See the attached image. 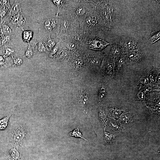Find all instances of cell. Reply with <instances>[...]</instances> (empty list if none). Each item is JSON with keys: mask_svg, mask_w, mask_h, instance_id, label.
<instances>
[{"mask_svg": "<svg viewBox=\"0 0 160 160\" xmlns=\"http://www.w3.org/2000/svg\"><path fill=\"white\" fill-rule=\"evenodd\" d=\"M30 131L27 127L22 124H17L13 128L10 133L11 143L14 146L23 145L27 140Z\"/></svg>", "mask_w": 160, "mask_h": 160, "instance_id": "obj_1", "label": "cell"}, {"mask_svg": "<svg viewBox=\"0 0 160 160\" xmlns=\"http://www.w3.org/2000/svg\"><path fill=\"white\" fill-rule=\"evenodd\" d=\"M119 43L122 47L123 53L124 54L140 50V40L136 38H126Z\"/></svg>", "mask_w": 160, "mask_h": 160, "instance_id": "obj_2", "label": "cell"}, {"mask_svg": "<svg viewBox=\"0 0 160 160\" xmlns=\"http://www.w3.org/2000/svg\"><path fill=\"white\" fill-rule=\"evenodd\" d=\"M13 28H17L23 31L27 21L23 16L22 12L13 18L10 21Z\"/></svg>", "mask_w": 160, "mask_h": 160, "instance_id": "obj_3", "label": "cell"}, {"mask_svg": "<svg viewBox=\"0 0 160 160\" xmlns=\"http://www.w3.org/2000/svg\"><path fill=\"white\" fill-rule=\"evenodd\" d=\"M109 44L103 39L98 38H95L92 39L89 41L88 46L90 49L99 50L104 49Z\"/></svg>", "mask_w": 160, "mask_h": 160, "instance_id": "obj_4", "label": "cell"}, {"mask_svg": "<svg viewBox=\"0 0 160 160\" xmlns=\"http://www.w3.org/2000/svg\"><path fill=\"white\" fill-rule=\"evenodd\" d=\"M14 30L10 24L9 25L5 22L3 23L1 26H0L2 38L10 40L11 36L14 33Z\"/></svg>", "mask_w": 160, "mask_h": 160, "instance_id": "obj_5", "label": "cell"}, {"mask_svg": "<svg viewBox=\"0 0 160 160\" xmlns=\"http://www.w3.org/2000/svg\"><path fill=\"white\" fill-rule=\"evenodd\" d=\"M144 58L140 50L133 51L127 53V61L131 63H135L141 61Z\"/></svg>", "mask_w": 160, "mask_h": 160, "instance_id": "obj_6", "label": "cell"}, {"mask_svg": "<svg viewBox=\"0 0 160 160\" xmlns=\"http://www.w3.org/2000/svg\"><path fill=\"white\" fill-rule=\"evenodd\" d=\"M22 12L20 4L18 1H16L11 8L10 12L7 17V19L10 21L15 16Z\"/></svg>", "mask_w": 160, "mask_h": 160, "instance_id": "obj_7", "label": "cell"}, {"mask_svg": "<svg viewBox=\"0 0 160 160\" xmlns=\"http://www.w3.org/2000/svg\"><path fill=\"white\" fill-rule=\"evenodd\" d=\"M7 160H21L20 153L15 147H13L10 150Z\"/></svg>", "mask_w": 160, "mask_h": 160, "instance_id": "obj_8", "label": "cell"}, {"mask_svg": "<svg viewBox=\"0 0 160 160\" xmlns=\"http://www.w3.org/2000/svg\"><path fill=\"white\" fill-rule=\"evenodd\" d=\"M111 47V54L114 57L119 56L123 53L122 47L119 43L112 44Z\"/></svg>", "mask_w": 160, "mask_h": 160, "instance_id": "obj_9", "label": "cell"}, {"mask_svg": "<svg viewBox=\"0 0 160 160\" xmlns=\"http://www.w3.org/2000/svg\"><path fill=\"white\" fill-rule=\"evenodd\" d=\"M35 53L45 52L47 50V46L45 43L41 40H39L34 46Z\"/></svg>", "mask_w": 160, "mask_h": 160, "instance_id": "obj_10", "label": "cell"}, {"mask_svg": "<svg viewBox=\"0 0 160 160\" xmlns=\"http://www.w3.org/2000/svg\"><path fill=\"white\" fill-rule=\"evenodd\" d=\"M48 19L46 20L44 23V27L45 30L49 32H51L53 29H54L56 26V23L54 20Z\"/></svg>", "mask_w": 160, "mask_h": 160, "instance_id": "obj_11", "label": "cell"}, {"mask_svg": "<svg viewBox=\"0 0 160 160\" xmlns=\"http://www.w3.org/2000/svg\"><path fill=\"white\" fill-rule=\"evenodd\" d=\"M11 115L12 114H10L0 120V131L5 130L7 128Z\"/></svg>", "mask_w": 160, "mask_h": 160, "instance_id": "obj_12", "label": "cell"}, {"mask_svg": "<svg viewBox=\"0 0 160 160\" xmlns=\"http://www.w3.org/2000/svg\"><path fill=\"white\" fill-rule=\"evenodd\" d=\"M35 53L34 46H32L29 43V46L26 49V51L23 57L28 59L34 55Z\"/></svg>", "mask_w": 160, "mask_h": 160, "instance_id": "obj_13", "label": "cell"}, {"mask_svg": "<svg viewBox=\"0 0 160 160\" xmlns=\"http://www.w3.org/2000/svg\"><path fill=\"white\" fill-rule=\"evenodd\" d=\"M160 38V31L152 33L148 40L150 44H153L157 41Z\"/></svg>", "mask_w": 160, "mask_h": 160, "instance_id": "obj_14", "label": "cell"}, {"mask_svg": "<svg viewBox=\"0 0 160 160\" xmlns=\"http://www.w3.org/2000/svg\"><path fill=\"white\" fill-rule=\"evenodd\" d=\"M104 132V144L106 145L112 144L114 139V136L111 133L107 132L105 131Z\"/></svg>", "mask_w": 160, "mask_h": 160, "instance_id": "obj_15", "label": "cell"}, {"mask_svg": "<svg viewBox=\"0 0 160 160\" xmlns=\"http://www.w3.org/2000/svg\"><path fill=\"white\" fill-rule=\"evenodd\" d=\"M69 136L70 137L76 138H79L83 139L85 140L88 141V140L85 139L83 137L82 133L79 130L78 128L74 129L69 133Z\"/></svg>", "mask_w": 160, "mask_h": 160, "instance_id": "obj_16", "label": "cell"}, {"mask_svg": "<svg viewBox=\"0 0 160 160\" xmlns=\"http://www.w3.org/2000/svg\"><path fill=\"white\" fill-rule=\"evenodd\" d=\"M33 36V32L31 30L26 31L23 32V39L26 42H29Z\"/></svg>", "mask_w": 160, "mask_h": 160, "instance_id": "obj_17", "label": "cell"}, {"mask_svg": "<svg viewBox=\"0 0 160 160\" xmlns=\"http://www.w3.org/2000/svg\"><path fill=\"white\" fill-rule=\"evenodd\" d=\"M16 51L12 48L5 47L4 48V57L5 58L8 57H13V54Z\"/></svg>", "mask_w": 160, "mask_h": 160, "instance_id": "obj_18", "label": "cell"}, {"mask_svg": "<svg viewBox=\"0 0 160 160\" xmlns=\"http://www.w3.org/2000/svg\"><path fill=\"white\" fill-rule=\"evenodd\" d=\"M11 60L12 64L14 66H20L23 63L22 59L18 57L14 58L12 57Z\"/></svg>", "mask_w": 160, "mask_h": 160, "instance_id": "obj_19", "label": "cell"}, {"mask_svg": "<svg viewBox=\"0 0 160 160\" xmlns=\"http://www.w3.org/2000/svg\"><path fill=\"white\" fill-rule=\"evenodd\" d=\"M0 4L3 7V9L8 12L9 14L11 8L9 1H0Z\"/></svg>", "mask_w": 160, "mask_h": 160, "instance_id": "obj_20", "label": "cell"}, {"mask_svg": "<svg viewBox=\"0 0 160 160\" xmlns=\"http://www.w3.org/2000/svg\"><path fill=\"white\" fill-rule=\"evenodd\" d=\"M99 115L102 124L105 126L106 123V116L105 112L103 110L100 111Z\"/></svg>", "mask_w": 160, "mask_h": 160, "instance_id": "obj_21", "label": "cell"}, {"mask_svg": "<svg viewBox=\"0 0 160 160\" xmlns=\"http://www.w3.org/2000/svg\"><path fill=\"white\" fill-rule=\"evenodd\" d=\"M96 22L97 20L95 17H89L86 20V23L88 25H94Z\"/></svg>", "mask_w": 160, "mask_h": 160, "instance_id": "obj_22", "label": "cell"}, {"mask_svg": "<svg viewBox=\"0 0 160 160\" xmlns=\"http://www.w3.org/2000/svg\"><path fill=\"white\" fill-rule=\"evenodd\" d=\"M8 14V12L6 10L4 9H0V20H3L6 15L7 16Z\"/></svg>", "mask_w": 160, "mask_h": 160, "instance_id": "obj_23", "label": "cell"}, {"mask_svg": "<svg viewBox=\"0 0 160 160\" xmlns=\"http://www.w3.org/2000/svg\"><path fill=\"white\" fill-rule=\"evenodd\" d=\"M48 47L50 49L52 48L56 45L55 42L49 37L47 41Z\"/></svg>", "mask_w": 160, "mask_h": 160, "instance_id": "obj_24", "label": "cell"}, {"mask_svg": "<svg viewBox=\"0 0 160 160\" xmlns=\"http://www.w3.org/2000/svg\"><path fill=\"white\" fill-rule=\"evenodd\" d=\"M85 12V10L83 7H79L76 11L77 14L79 16L83 15Z\"/></svg>", "mask_w": 160, "mask_h": 160, "instance_id": "obj_25", "label": "cell"}, {"mask_svg": "<svg viewBox=\"0 0 160 160\" xmlns=\"http://www.w3.org/2000/svg\"><path fill=\"white\" fill-rule=\"evenodd\" d=\"M129 117V114L127 113H124L120 117V119L122 121L126 122L128 121Z\"/></svg>", "mask_w": 160, "mask_h": 160, "instance_id": "obj_26", "label": "cell"}, {"mask_svg": "<svg viewBox=\"0 0 160 160\" xmlns=\"http://www.w3.org/2000/svg\"><path fill=\"white\" fill-rule=\"evenodd\" d=\"M74 63L76 66L78 67H81L83 64V62L81 59H77L75 60Z\"/></svg>", "mask_w": 160, "mask_h": 160, "instance_id": "obj_27", "label": "cell"}, {"mask_svg": "<svg viewBox=\"0 0 160 160\" xmlns=\"http://www.w3.org/2000/svg\"><path fill=\"white\" fill-rule=\"evenodd\" d=\"M122 112L121 110H114L112 112V115L114 117H117L121 114Z\"/></svg>", "mask_w": 160, "mask_h": 160, "instance_id": "obj_28", "label": "cell"}, {"mask_svg": "<svg viewBox=\"0 0 160 160\" xmlns=\"http://www.w3.org/2000/svg\"><path fill=\"white\" fill-rule=\"evenodd\" d=\"M76 47L75 44L73 43H70L67 44V47L70 50L74 49L76 48Z\"/></svg>", "mask_w": 160, "mask_h": 160, "instance_id": "obj_29", "label": "cell"}, {"mask_svg": "<svg viewBox=\"0 0 160 160\" xmlns=\"http://www.w3.org/2000/svg\"><path fill=\"white\" fill-rule=\"evenodd\" d=\"M6 65V62L3 57L0 56V66H3Z\"/></svg>", "mask_w": 160, "mask_h": 160, "instance_id": "obj_30", "label": "cell"}, {"mask_svg": "<svg viewBox=\"0 0 160 160\" xmlns=\"http://www.w3.org/2000/svg\"><path fill=\"white\" fill-rule=\"evenodd\" d=\"M58 47L57 46L55 47L52 50L50 53V55L51 57L53 56L57 52L58 50Z\"/></svg>", "mask_w": 160, "mask_h": 160, "instance_id": "obj_31", "label": "cell"}, {"mask_svg": "<svg viewBox=\"0 0 160 160\" xmlns=\"http://www.w3.org/2000/svg\"><path fill=\"white\" fill-rule=\"evenodd\" d=\"M106 93H105V91H102L99 95V99L100 100H102L103 99L105 96Z\"/></svg>", "mask_w": 160, "mask_h": 160, "instance_id": "obj_32", "label": "cell"}, {"mask_svg": "<svg viewBox=\"0 0 160 160\" xmlns=\"http://www.w3.org/2000/svg\"><path fill=\"white\" fill-rule=\"evenodd\" d=\"M99 62L100 60L97 58H95L91 61L92 63L94 64H98L99 63Z\"/></svg>", "mask_w": 160, "mask_h": 160, "instance_id": "obj_33", "label": "cell"}, {"mask_svg": "<svg viewBox=\"0 0 160 160\" xmlns=\"http://www.w3.org/2000/svg\"><path fill=\"white\" fill-rule=\"evenodd\" d=\"M52 1L57 7H59L60 6L61 2V1Z\"/></svg>", "mask_w": 160, "mask_h": 160, "instance_id": "obj_34", "label": "cell"}, {"mask_svg": "<svg viewBox=\"0 0 160 160\" xmlns=\"http://www.w3.org/2000/svg\"><path fill=\"white\" fill-rule=\"evenodd\" d=\"M2 42V35L1 30H0V47H1Z\"/></svg>", "mask_w": 160, "mask_h": 160, "instance_id": "obj_35", "label": "cell"}, {"mask_svg": "<svg viewBox=\"0 0 160 160\" xmlns=\"http://www.w3.org/2000/svg\"><path fill=\"white\" fill-rule=\"evenodd\" d=\"M105 160V159H104V160Z\"/></svg>", "mask_w": 160, "mask_h": 160, "instance_id": "obj_36", "label": "cell"}]
</instances>
